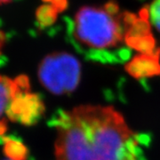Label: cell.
<instances>
[{
  "instance_id": "cell-1",
  "label": "cell",
  "mask_w": 160,
  "mask_h": 160,
  "mask_svg": "<svg viewBox=\"0 0 160 160\" xmlns=\"http://www.w3.org/2000/svg\"><path fill=\"white\" fill-rule=\"evenodd\" d=\"M56 160H146L149 138L132 131L112 107L82 105L52 118Z\"/></svg>"
},
{
  "instance_id": "cell-2",
  "label": "cell",
  "mask_w": 160,
  "mask_h": 160,
  "mask_svg": "<svg viewBox=\"0 0 160 160\" xmlns=\"http://www.w3.org/2000/svg\"><path fill=\"white\" fill-rule=\"evenodd\" d=\"M130 14L121 13L112 2L102 6H82L70 25V41L89 61L111 64L126 62L132 53L126 41Z\"/></svg>"
},
{
  "instance_id": "cell-3",
  "label": "cell",
  "mask_w": 160,
  "mask_h": 160,
  "mask_svg": "<svg viewBox=\"0 0 160 160\" xmlns=\"http://www.w3.org/2000/svg\"><path fill=\"white\" fill-rule=\"evenodd\" d=\"M38 78L41 84L52 93H69L79 84L81 64L75 56L67 52L51 53L40 63Z\"/></svg>"
},
{
  "instance_id": "cell-4",
  "label": "cell",
  "mask_w": 160,
  "mask_h": 160,
  "mask_svg": "<svg viewBox=\"0 0 160 160\" xmlns=\"http://www.w3.org/2000/svg\"><path fill=\"white\" fill-rule=\"evenodd\" d=\"M44 111L45 106L39 95L28 89L14 99L8 113V119L22 125H32L38 121Z\"/></svg>"
},
{
  "instance_id": "cell-5",
  "label": "cell",
  "mask_w": 160,
  "mask_h": 160,
  "mask_svg": "<svg viewBox=\"0 0 160 160\" xmlns=\"http://www.w3.org/2000/svg\"><path fill=\"white\" fill-rule=\"evenodd\" d=\"M30 89L29 82L26 76L10 78L0 76V134L6 130L8 113L14 99L25 90Z\"/></svg>"
},
{
  "instance_id": "cell-6",
  "label": "cell",
  "mask_w": 160,
  "mask_h": 160,
  "mask_svg": "<svg viewBox=\"0 0 160 160\" xmlns=\"http://www.w3.org/2000/svg\"><path fill=\"white\" fill-rule=\"evenodd\" d=\"M126 71L137 78H149L160 74V49L153 52L139 53L126 64Z\"/></svg>"
},
{
  "instance_id": "cell-7",
  "label": "cell",
  "mask_w": 160,
  "mask_h": 160,
  "mask_svg": "<svg viewBox=\"0 0 160 160\" xmlns=\"http://www.w3.org/2000/svg\"><path fill=\"white\" fill-rule=\"evenodd\" d=\"M147 16L149 23L160 35V0H153L149 6Z\"/></svg>"
},
{
  "instance_id": "cell-8",
  "label": "cell",
  "mask_w": 160,
  "mask_h": 160,
  "mask_svg": "<svg viewBox=\"0 0 160 160\" xmlns=\"http://www.w3.org/2000/svg\"><path fill=\"white\" fill-rule=\"evenodd\" d=\"M4 42H5V36L0 31V53H1V50L4 46Z\"/></svg>"
},
{
  "instance_id": "cell-9",
  "label": "cell",
  "mask_w": 160,
  "mask_h": 160,
  "mask_svg": "<svg viewBox=\"0 0 160 160\" xmlns=\"http://www.w3.org/2000/svg\"><path fill=\"white\" fill-rule=\"evenodd\" d=\"M11 0H0V4H5V3H8Z\"/></svg>"
},
{
  "instance_id": "cell-10",
  "label": "cell",
  "mask_w": 160,
  "mask_h": 160,
  "mask_svg": "<svg viewBox=\"0 0 160 160\" xmlns=\"http://www.w3.org/2000/svg\"><path fill=\"white\" fill-rule=\"evenodd\" d=\"M9 160H10V159H9Z\"/></svg>"
}]
</instances>
